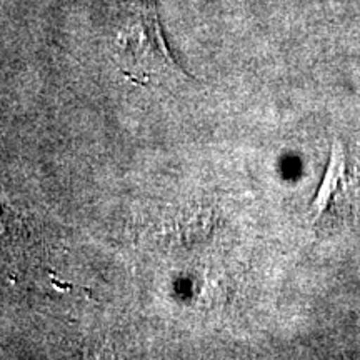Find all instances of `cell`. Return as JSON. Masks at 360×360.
<instances>
[{
    "mask_svg": "<svg viewBox=\"0 0 360 360\" xmlns=\"http://www.w3.org/2000/svg\"><path fill=\"white\" fill-rule=\"evenodd\" d=\"M125 45L134 53V57L142 58L143 62L146 58H152V60L164 62L165 65H175L162 35L154 0L134 2V22L127 29Z\"/></svg>",
    "mask_w": 360,
    "mask_h": 360,
    "instance_id": "obj_1",
    "label": "cell"
},
{
    "mask_svg": "<svg viewBox=\"0 0 360 360\" xmlns=\"http://www.w3.org/2000/svg\"><path fill=\"white\" fill-rule=\"evenodd\" d=\"M344 174H345V152H344V147H342V143L335 142L334 147H332V154L327 165L326 177H323L322 186L317 191L315 200L312 202V212L315 219L321 217L323 210L328 207V202H330L332 197H334V192L337 191V187H339L340 180L344 179Z\"/></svg>",
    "mask_w": 360,
    "mask_h": 360,
    "instance_id": "obj_2",
    "label": "cell"
}]
</instances>
